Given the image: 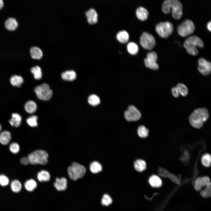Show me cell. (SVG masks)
<instances>
[{
  "label": "cell",
  "mask_w": 211,
  "mask_h": 211,
  "mask_svg": "<svg viewBox=\"0 0 211 211\" xmlns=\"http://www.w3.org/2000/svg\"><path fill=\"white\" fill-rule=\"evenodd\" d=\"M209 113L205 107L199 108L194 109L189 115L188 120L189 124L193 127L200 129L208 119Z\"/></svg>",
  "instance_id": "obj_1"
},
{
  "label": "cell",
  "mask_w": 211,
  "mask_h": 211,
  "mask_svg": "<svg viewBox=\"0 0 211 211\" xmlns=\"http://www.w3.org/2000/svg\"><path fill=\"white\" fill-rule=\"evenodd\" d=\"M171 10L172 16L176 19H180L182 16V6L178 0H165L162 5V10L165 14H168Z\"/></svg>",
  "instance_id": "obj_2"
},
{
  "label": "cell",
  "mask_w": 211,
  "mask_h": 211,
  "mask_svg": "<svg viewBox=\"0 0 211 211\" xmlns=\"http://www.w3.org/2000/svg\"><path fill=\"white\" fill-rule=\"evenodd\" d=\"M183 45L189 54L196 56L198 53V51L196 47L203 48L204 47V44L202 40L200 38L196 35H193L186 39L184 42Z\"/></svg>",
  "instance_id": "obj_3"
},
{
  "label": "cell",
  "mask_w": 211,
  "mask_h": 211,
  "mask_svg": "<svg viewBox=\"0 0 211 211\" xmlns=\"http://www.w3.org/2000/svg\"><path fill=\"white\" fill-rule=\"evenodd\" d=\"M28 157L32 164L45 165L48 162V155L45 150H37L29 154Z\"/></svg>",
  "instance_id": "obj_4"
},
{
  "label": "cell",
  "mask_w": 211,
  "mask_h": 211,
  "mask_svg": "<svg viewBox=\"0 0 211 211\" xmlns=\"http://www.w3.org/2000/svg\"><path fill=\"white\" fill-rule=\"evenodd\" d=\"M67 172L69 178L73 180L76 181L84 175L86 169L83 165L74 162L68 167Z\"/></svg>",
  "instance_id": "obj_5"
},
{
  "label": "cell",
  "mask_w": 211,
  "mask_h": 211,
  "mask_svg": "<svg viewBox=\"0 0 211 211\" xmlns=\"http://www.w3.org/2000/svg\"><path fill=\"white\" fill-rule=\"evenodd\" d=\"M156 30L161 37L167 38L172 33L173 30V26L170 22H160L156 26Z\"/></svg>",
  "instance_id": "obj_6"
},
{
  "label": "cell",
  "mask_w": 211,
  "mask_h": 211,
  "mask_svg": "<svg viewBox=\"0 0 211 211\" xmlns=\"http://www.w3.org/2000/svg\"><path fill=\"white\" fill-rule=\"evenodd\" d=\"M34 91L37 97L44 101L50 100L52 95V92L49 85L46 83L37 86L35 88Z\"/></svg>",
  "instance_id": "obj_7"
},
{
  "label": "cell",
  "mask_w": 211,
  "mask_h": 211,
  "mask_svg": "<svg viewBox=\"0 0 211 211\" xmlns=\"http://www.w3.org/2000/svg\"><path fill=\"white\" fill-rule=\"evenodd\" d=\"M195 30V26L193 22L189 19L183 21L178 27L177 30L181 36L186 37L192 34Z\"/></svg>",
  "instance_id": "obj_8"
},
{
  "label": "cell",
  "mask_w": 211,
  "mask_h": 211,
  "mask_svg": "<svg viewBox=\"0 0 211 211\" xmlns=\"http://www.w3.org/2000/svg\"><path fill=\"white\" fill-rule=\"evenodd\" d=\"M139 43L144 49L149 50L152 49L156 45V41L154 37L146 32H144L142 34Z\"/></svg>",
  "instance_id": "obj_9"
},
{
  "label": "cell",
  "mask_w": 211,
  "mask_h": 211,
  "mask_svg": "<svg viewBox=\"0 0 211 211\" xmlns=\"http://www.w3.org/2000/svg\"><path fill=\"white\" fill-rule=\"evenodd\" d=\"M124 116L128 121H137L140 119L141 115L136 107L131 105L128 107L127 110L125 111Z\"/></svg>",
  "instance_id": "obj_10"
},
{
  "label": "cell",
  "mask_w": 211,
  "mask_h": 211,
  "mask_svg": "<svg viewBox=\"0 0 211 211\" xmlns=\"http://www.w3.org/2000/svg\"><path fill=\"white\" fill-rule=\"evenodd\" d=\"M157 58V55L155 52L152 51L148 53L147 57L144 59L146 67L154 70H158L159 66L156 63Z\"/></svg>",
  "instance_id": "obj_11"
},
{
  "label": "cell",
  "mask_w": 211,
  "mask_h": 211,
  "mask_svg": "<svg viewBox=\"0 0 211 211\" xmlns=\"http://www.w3.org/2000/svg\"><path fill=\"white\" fill-rule=\"evenodd\" d=\"M198 69L199 72L204 76L210 74L211 72L210 62L203 58H200L198 60Z\"/></svg>",
  "instance_id": "obj_12"
},
{
  "label": "cell",
  "mask_w": 211,
  "mask_h": 211,
  "mask_svg": "<svg viewBox=\"0 0 211 211\" xmlns=\"http://www.w3.org/2000/svg\"><path fill=\"white\" fill-rule=\"evenodd\" d=\"M194 188L197 191L200 190L205 186L211 185L210 178L207 176L199 177L195 181Z\"/></svg>",
  "instance_id": "obj_13"
},
{
  "label": "cell",
  "mask_w": 211,
  "mask_h": 211,
  "mask_svg": "<svg viewBox=\"0 0 211 211\" xmlns=\"http://www.w3.org/2000/svg\"><path fill=\"white\" fill-rule=\"evenodd\" d=\"M87 20L89 24L93 25L96 23L98 21V15L96 10L91 8L85 13Z\"/></svg>",
  "instance_id": "obj_14"
},
{
  "label": "cell",
  "mask_w": 211,
  "mask_h": 211,
  "mask_svg": "<svg viewBox=\"0 0 211 211\" xmlns=\"http://www.w3.org/2000/svg\"><path fill=\"white\" fill-rule=\"evenodd\" d=\"M54 185L57 190L59 191L64 190L67 188V180L63 177L60 178H56L55 181L54 183Z\"/></svg>",
  "instance_id": "obj_15"
},
{
  "label": "cell",
  "mask_w": 211,
  "mask_h": 211,
  "mask_svg": "<svg viewBox=\"0 0 211 211\" xmlns=\"http://www.w3.org/2000/svg\"><path fill=\"white\" fill-rule=\"evenodd\" d=\"M5 26L8 30L13 31L15 30L18 26V23L14 18L10 17L5 21Z\"/></svg>",
  "instance_id": "obj_16"
},
{
  "label": "cell",
  "mask_w": 211,
  "mask_h": 211,
  "mask_svg": "<svg viewBox=\"0 0 211 211\" xmlns=\"http://www.w3.org/2000/svg\"><path fill=\"white\" fill-rule=\"evenodd\" d=\"M148 14V11L143 7H139L136 10V15L137 18L141 21H144L147 19Z\"/></svg>",
  "instance_id": "obj_17"
},
{
  "label": "cell",
  "mask_w": 211,
  "mask_h": 211,
  "mask_svg": "<svg viewBox=\"0 0 211 211\" xmlns=\"http://www.w3.org/2000/svg\"><path fill=\"white\" fill-rule=\"evenodd\" d=\"M11 139V134L8 131L5 130L0 133V142L2 144L6 145L8 144Z\"/></svg>",
  "instance_id": "obj_18"
},
{
  "label": "cell",
  "mask_w": 211,
  "mask_h": 211,
  "mask_svg": "<svg viewBox=\"0 0 211 211\" xmlns=\"http://www.w3.org/2000/svg\"><path fill=\"white\" fill-rule=\"evenodd\" d=\"M21 120V117L19 114L13 113L12 114L11 118L9 120V122L12 126L17 127L20 125Z\"/></svg>",
  "instance_id": "obj_19"
},
{
  "label": "cell",
  "mask_w": 211,
  "mask_h": 211,
  "mask_svg": "<svg viewBox=\"0 0 211 211\" xmlns=\"http://www.w3.org/2000/svg\"><path fill=\"white\" fill-rule=\"evenodd\" d=\"M150 185L154 188H159L162 185V181L158 176L153 175L151 176L148 180Z\"/></svg>",
  "instance_id": "obj_20"
},
{
  "label": "cell",
  "mask_w": 211,
  "mask_h": 211,
  "mask_svg": "<svg viewBox=\"0 0 211 211\" xmlns=\"http://www.w3.org/2000/svg\"><path fill=\"white\" fill-rule=\"evenodd\" d=\"M61 77L65 81H72L76 79V74L75 72L73 70H67L62 73Z\"/></svg>",
  "instance_id": "obj_21"
},
{
  "label": "cell",
  "mask_w": 211,
  "mask_h": 211,
  "mask_svg": "<svg viewBox=\"0 0 211 211\" xmlns=\"http://www.w3.org/2000/svg\"><path fill=\"white\" fill-rule=\"evenodd\" d=\"M30 52L31 57L34 59H39L42 58L43 56L42 51L37 47L34 46L31 47Z\"/></svg>",
  "instance_id": "obj_22"
},
{
  "label": "cell",
  "mask_w": 211,
  "mask_h": 211,
  "mask_svg": "<svg viewBox=\"0 0 211 211\" xmlns=\"http://www.w3.org/2000/svg\"><path fill=\"white\" fill-rule=\"evenodd\" d=\"M23 79L19 75H13L10 78V81L11 85L14 87H20L23 82Z\"/></svg>",
  "instance_id": "obj_23"
},
{
  "label": "cell",
  "mask_w": 211,
  "mask_h": 211,
  "mask_svg": "<svg viewBox=\"0 0 211 211\" xmlns=\"http://www.w3.org/2000/svg\"><path fill=\"white\" fill-rule=\"evenodd\" d=\"M24 108L28 113L32 114L36 111L37 109V106L34 101L31 100L25 103Z\"/></svg>",
  "instance_id": "obj_24"
},
{
  "label": "cell",
  "mask_w": 211,
  "mask_h": 211,
  "mask_svg": "<svg viewBox=\"0 0 211 211\" xmlns=\"http://www.w3.org/2000/svg\"><path fill=\"white\" fill-rule=\"evenodd\" d=\"M117 40L122 43L127 42L129 39V35L127 32L125 30L119 31L116 35Z\"/></svg>",
  "instance_id": "obj_25"
},
{
  "label": "cell",
  "mask_w": 211,
  "mask_h": 211,
  "mask_svg": "<svg viewBox=\"0 0 211 211\" xmlns=\"http://www.w3.org/2000/svg\"><path fill=\"white\" fill-rule=\"evenodd\" d=\"M134 167L137 171L142 172L145 170L146 168V163L144 160L141 159L136 160L134 163Z\"/></svg>",
  "instance_id": "obj_26"
},
{
  "label": "cell",
  "mask_w": 211,
  "mask_h": 211,
  "mask_svg": "<svg viewBox=\"0 0 211 211\" xmlns=\"http://www.w3.org/2000/svg\"><path fill=\"white\" fill-rule=\"evenodd\" d=\"M50 177L49 173L47 171L44 170L40 171L37 174L38 180L41 182L49 181Z\"/></svg>",
  "instance_id": "obj_27"
},
{
  "label": "cell",
  "mask_w": 211,
  "mask_h": 211,
  "mask_svg": "<svg viewBox=\"0 0 211 211\" xmlns=\"http://www.w3.org/2000/svg\"><path fill=\"white\" fill-rule=\"evenodd\" d=\"M37 186V183L32 179L27 180L24 183L25 188L29 192L33 191L36 188Z\"/></svg>",
  "instance_id": "obj_28"
},
{
  "label": "cell",
  "mask_w": 211,
  "mask_h": 211,
  "mask_svg": "<svg viewBox=\"0 0 211 211\" xmlns=\"http://www.w3.org/2000/svg\"><path fill=\"white\" fill-rule=\"evenodd\" d=\"M10 186L12 191L15 193L20 192L22 188L21 183L17 179L14 180L11 182Z\"/></svg>",
  "instance_id": "obj_29"
},
{
  "label": "cell",
  "mask_w": 211,
  "mask_h": 211,
  "mask_svg": "<svg viewBox=\"0 0 211 211\" xmlns=\"http://www.w3.org/2000/svg\"><path fill=\"white\" fill-rule=\"evenodd\" d=\"M90 169L92 173H96L102 171V167L100 163L95 161H93L91 163Z\"/></svg>",
  "instance_id": "obj_30"
},
{
  "label": "cell",
  "mask_w": 211,
  "mask_h": 211,
  "mask_svg": "<svg viewBox=\"0 0 211 211\" xmlns=\"http://www.w3.org/2000/svg\"><path fill=\"white\" fill-rule=\"evenodd\" d=\"M30 72L34 76V78L36 80L40 79L42 76V73L40 68L38 66L32 67Z\"/></svg>",
  "instance_id": "obj_31"
},
{
  "label": "cell",
  "mask_w": 211,
  "mask_h": 211,
  "mask_svg": "<svg viewBox=\"0 0 211 211\" xmlns=\"http://www.w3.org/2000/svg\"><path fill=\"white\" fill-rule=\"evenodd\" d=\"M127 48L129 52L133 55H136L139 51L138 45L133 42H130L127 44Z\"/></svg>",
  "instance_id": "obj_32"
},
{
  "label": "cell",
  "mask_w": 211,
  "mask_h": 211,
  "mask_svg": "<svg viewBox=\"0 0 211 211\" xmlns=\"http://www.w3.org/2000/svg\"><path fill=\"white\" fill-rule=\"evenodd\" d=\"M176 86L181 96L186 97L188 95V90L186 85L182 83H179L177 84Z\"/></svg>",
  "instance_id": "obj_33"
},
{
  "label": "cell",
  "mask_w": 211,
  "mask_h": 211,
  "mask_svg": "<svg viewBox=\"0 0 211 211\" xmlns=\"http://www.w3.org/2000/svg\"><path fill=\"white\" fill-rule=\"evenodd\" d=\"M149 131L148 129L143 125L139 126L137 130L138 135L142 138L147 137L148 135Z\"/></svg>",
  "instance_id": "obj_34"
},
{
  "label": "cell",
  "mask_w": 211,
  "mask_h": 211,
  "mask_svg": "<svg viewBox=\"0 0 211 211\" xmlns=\"http://www.w3.org/2000/svg\"><path fill=\"white\" fill-rule=\"evenodd\" d=\"M201 162L203 166L208 167L210 166L211 157L209 153H205L203 154L201 158Z\"/></svg>",
  "instance_id": "obj_35"
},
{
  "label": "cell",
  "mask_w": 211,
  "mask_h": 211,
  "mask_svg": "<svg viewBox=\"0 0 211 211\" xmlns=\"http://www.w3.org/2000/svg\"><path fill=\"white\" fill-rule=\"evenodd\" d=\"M88 102L91 105L93 106H96L100 103L99 98L95 94L90 95L88 98Z\"/></svg>",
  "instance_id": "obj_36"
},
{
  "label": "cell",
  "mask_w": 211,
  "mask_h": 211,
  "mask_svg": "<svg viewBox=\"0 0 211 211\" xmlns=\"http://www.w3.org/2000/svg\"><path fill=\"white\" fill-rule=\"evenodd\" d=\"M38 117L35 115H33L28 118L26 120L28 124L31 127L38 126L37 120Z\"/></svg>",
  "instance_id": "obj_37"
},
{
  "label": "cell",
  "mask_w": 211,
  "mask_h": 211,
  "mask_svg": "<svg viewBox=\"0 0 211 211\" xmlns=\"http://www.w3.org/2000/svg\"><path fill=\"white\" fill-rule=\"evenodd\" d=\"M9 149L12 153L16 154L18 153L20 151V146L17 143L13 142L10 145Z\"/></svg>",
  "instance_id": "obj_38"
},
{
  "label": "cell",
  "mask_w": 211,
  "mask_h": 211,
  "mask_svg": "<svg viewBox=\"0 0 211 211\" xmlns=\"http://www.w3.org/2000/svg\"><path fill=\"white\" fill-rule=\"evenodd\" d=\"M112 201L110 197L108 194H105L102 199L101 203L103 205L108 206L112 203Z\"/></svg>",
  "instance_id": "obj_39"
},
{
  "label": "cell",
  "mask_w": 211,
  "mask_h": 211,
  "mask_svg": "<svg viewBox=\"0 0 211 211\" xmlns=\"http://www.w3.org/2000/svg\"><path fill=\"white\" fill-rule=\"evenodd\" d=\"M211 185H208L200 192V194L203 197L205 198L210 197L211 195Z\"/></svg>",
  "instance_id": "obj_40"
},
{
  "label": "cell",
  "mask_w": 211,
  "mask_h": 211,
  "mask_svg": "<svg viewBox=\"0 0 211 211\" xmlns=\"http://www.w3.org/2000/svg\"><path fill=\"white\" fill-rule=\"evenodd\" d=\"M9 182L8 178L6 176L3 175H0V185L2 186H7Z\"/></svg>",
  "instance_id": "obj_41"
},
{
  "label": "cell",
  "mask_w": 211,
  "mask_h": 211,
  "mask_svg": "<svg viewBox=\"0 0 211 211\" xmlns=\"http://www.w3.org/2000/svg\"><path fill=\"white\" fill-rule=\"evenodd\" d=\"M171 93L173 96L175 98H178L180 94L176 86L171 88Z\"/></svg>",
  "instance_id": "obj_42"
},
{
  "label": "cell",
  "mask_w": 211,
  "mask_h": 211,
  "mask_svg": "<svg viewBox=\"0 0 211 211\" xmlns=\"http://www.w3.org/2000/svg\"><path fill=\"white\" fill-rule=\"evenodd\" d=\"M20 162L21 164L24 165H27L30 164L28 157H24L21 158L20 160Z\"/></svg>",
  "instance_id": "obj_43"
},
{
  "label": "cell",
  "mask_w": 211,
  "mask_h": 211,
  "mask_svg": "<svg viewBox=\"0 0 211 211\" xmlns=\"http://www.w3.org/2000/svg\"><path fill=\"white\" fill-rule=\"evenodd\" d=\"M211 21H210L208 22V23H207V29L209 30L210 31H211Z\"/></svg>",
  "instance_id": "obj_44"
},
{
  "label": "cell",
  "mask_w": 211,
  "mask_h": 211,
  "mask_svg": "<svg viewBox=\"0 0 211 211\" xmlns=\"http://www.w3.org/2000/svg\"><path fill=\"white\" fill-rule=\"evenodd\" d=\"M4 5V4L3 0H0V10L2 8Z\"/></svg>",
  "instance_id": "obj_45"
},
{
  "label": "cell",
  "mask_w": 211,
  "mask_h": 211,
  "mask_svg": "<svg viewBox=\"0 0 211 211\" xmlns=\"http://www.w3.org/2000/svg\"><path fill=\"white\" fill-rule=\"evenodd\" d=\"M1 125L0 124V132L1 130Z\"/></svg>",
  "instance_id": "obj_46"
}]
</instances>
